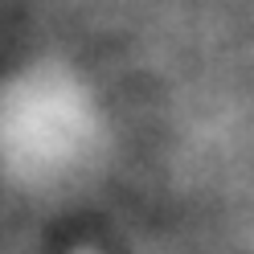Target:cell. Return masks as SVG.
<instances>
[{"label":"cell","mask_w":254,"mask_h":254,"mask_svg":"<svg viewBox=\"0 0 254 254\" xmlns=\"http://www.w3.org/2000/svg\"><path fill=\"white\" fill-rule=\"evenodd\" d=\"M74 254H94V250H74Z\"/></svg>","instance_id":"6da1fadb"}]
</instances>
